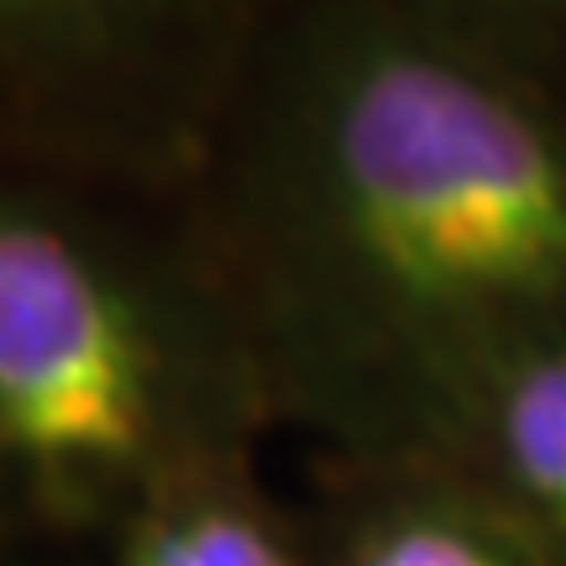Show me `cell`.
Masks as SVG:
<instances>
[{
  "mask_svg": "<svg viewBox=\"0 0 566 566\" xmlns=\"http://www.w3.org/2000/svg\"><path fill=\"white\" fill-rule=\"evenodd\" d=\"M283 0H0V153L189 184Z\"/></svg>",
  "mask_w": 566,
  "mask_h": 566,
  "instance_id": "3957f363",
  "label": "cell"
},
{
  "mask_svg": "<svg viewBox=\"0 0 566 566\" xmlns=\"http://www.w3.org/2000/svg\"><path fill=\"white\" fill-rule=\"evenodd\" d=\"M424 457L457 467L546 566H566V325L493 357Z\"/></svg>",
  "mask_w": 566,
  "mask_h": 566,
  "instance_id": "5b68a950",
  "label": "cell"
},
{
  "mask_svg": "<svg viewBox=\"0 0 566 566\" xmlns=\"http://www.w3.org/2000/svg\"><path fill=\"white\" fill-rule=\"evenodd\" d=\"M0 566H90V562H59V556H42V551H27L17 541L0 535Z\"/></svg>",
  "mask_w": 566,
  "mask_h": 566,
  "instance_id": "ba28073f",
  "label": "cell"
},
{
  "mask_svg": "<svg viewBox=\"0 0 566 566\" xmlns=\"http://www.w3.org/2000/svg\"><path fill=\"white\" fill-rule=\"evenodd\" d=\"M378 6L566 105V0H378Z\"/></svg>",
  "mask_w": 566,
  "mask_h": 566,
  "instance_id": "52a82bcc",
  "label": "cell"
},
{
  "mask_svg": "<svg viewBox=\"0 0 566 566\" xmlns=\"http://www.w3.org/2000/svg\"><path fill=\"white\" fill-rule=\"evenodd\" d=\"M310 566H546L441 457H315Z\"/></svg>",
  "mask_w": 566,
  "mask_h": 566,
  "instance_id": "277c9868",
  "label": "cell"
},
{
  "mask_svg": "<svg viewBox=\"0 0 566 566\" xmlns=\"http://www.w3.org/2000/svg\"><path fill=\"white\" fill-rule=\"evenodd\" d=\"M279 436L184 184L0 153V535L90 562Z\"/></svg>",
  "mask_w": 566,
  "mask_h": 566,
  "instance_id": "7a4b0ae2",
  "label": "cell"
},
{
  "mask_svg": "<svg viewBox=\"0 0 566 566\" xmlns=\"http://www.w3.org/2000/svg\"><path fill=\"white\" fill-rule=\"evenodd\" d=\"M184 189L315 457H424L566 325V105L378 0H283Z\"/></svg>",
  "mask_w": 566,
  "mask_h": 566,
  "instance_id": "6da1fadb",
  "label": "cell"
},
{
  "mask_svg": "<svg viewBox=\"0 0 566 566\" xmlns=\"http://www.w3.org/2000/svg\"><path fill=\"white\" fill-rule=\"evenodd\" d=\"M90 566H310V551L300 504L273 493L263 457H242L153 499Z\"/></svg>",
  "mask_w": 566,
  "mask_h": 566,
  "instance_id": "8992f818",
  "label": "cell"
}]
</instances>
